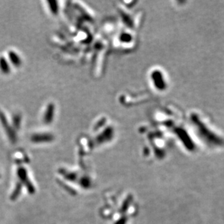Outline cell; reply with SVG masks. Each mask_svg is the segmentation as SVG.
Segmentation results:
<instances>
[{
	"mask_svg": "<svg viewBox=\"0 0 224 224\" xmlns=\"http://www.w3.org/2000/svg\"><path fill=\"white\" fill-rule=\"evenodd\" d=\"M55 114V107L53 104H49L44 114V123L49 124L52 123L53 118H54Z\"/></svg>",
	"mask_w": 224,
	"mask_h": 224,
	"instance_id": "obj_1",
	"label": "cell"
},
{
	"mask_svg": "<svg viewBox=\"0 0 224 224\" xmlns=\"http://www.w3.org/2000/svg\"><path fill=\"white\" fill-rule=\"evenodd\" d=\"M17 55H18L15 54V53H14V52H9V57H10V60H11L13 65H15V66L20 65V57H18L15 58V57L17 56Z\"/></svg>",
	"mask_w": 224,
	"mask_h": 224,
	"instance_id": "obj_2",
	"label": "cell"
},
{
	"mask_svg": "<svg viewBox=\"0 0 224 224\" xmlns=\"http://www.w3.org/2000/svg\"><path fill=\"white\" fill-rule=\"evenodd\" d=\"M7 62V61L5 60V59H4V57H1V59H0V63L2 65H0V68H1V70L4 73H8L9 72V68L8 65H4Z\"/></svg>",
	"mask_w": 224,
	"mask_h": 224,
	"instance_id": "obj_3",
	"label": "cell"
}]
</instances>
